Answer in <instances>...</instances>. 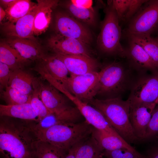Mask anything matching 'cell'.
Masks as SVG:
<instances>
[{
	"label": "cell",
	"mask_w": 158,
	"mask_h": 158,
	"mask_svg": "<svg viewBox=\"0 0 158 158\" xmlns=\"http://www.w3.org/2000/svg\"><path fill=\"white\" fill-rule=\"evenodd\" d=\"M27 120L0 118V158H37L38 140Z\"/></svg>",
	"instance_id": "cell-1"
},
{
	"label": "cell",
	"mask_w": 158,
	"mask_h": 158,
	"mask_svg": "<svg viewBox=\"0 0 158 158\" xmlns=\"http://www.w3.org/2000/svg\"><path fill=\"white\" fill-rule=\"evenodd\" d=\"M135 71L128 63L127 65L121 62L104 65L99 72L97 95L107 97V99L121 98L123 94L130 90L138 77L134 76Z\"/></svg>",
	"instance_id": "cell-2"
},
{
	"label": "cell",
	"mask_w": 158,
	"mask_h": 158,
	"mask_svg": "<svg viewBox=\"0 0 158 158\" xmlns=\"http://www.w3.org/2000/svg\"><path fill=\"white\" fill-rule=\"evenodd\" d=\"M104 115L118 134L129 144L139 140L129 119L130 104L121 98L93 99L89 103Z\"/></svg>",
	"instance_id": "cell-3"
},
{
	"label": "cell",
	"mask_w": 158,
	"mask_h": 158,
	"mask_svg": "<svg viewBox=\"0 0 158 158\" xmlns=\"http://www.w3.org/2000/svg\"><path fill=\"white\" fill-rule=\"evenodd\" d=\"M93 127L85 121L55 125L41 130H32L37 138L67 152L91 135Z\"/></svg>",
	"instance_id": "cell-4"
},
{
	"label": "cell",
	"mask_w": 158,
	"mask_h": 158,
	"mask_svg": "<svg viewBox=\"0 0 158 158\" xmlns=\"http://www.w3.org/2000/svg\"><path fill=\"white\" fill-rule=\"evenodd\" d=\"M104 11L105 16L101 22L100 31L97 40V46L104 54L116 55L121 58L126 57V50L120 42L121 29L112 0L108 1Z\"/></svg>",
	"instance_id": "cell-5"
},
{
	"label": "cell",
	"mask_w": 158,
	"mask_h": 158,
	"mask_svg": "<svg viewBox=\"0 0 158 158\" xmlns=\"http://www.w3.org/2000/svg\"><path fill=\"white\" fill-rule=\"evenodd\" d=\"M158 28V0H147L128 22L123 33L151 35Z\"/></svg>",
	"instance_id": "cell-6"
},
{
	"label": "cell",
	"mask_w": 158,
	"mask_h": 158,
	"mask_svg": "<svg viewBox=\"0 0 158 158\" xmlns=\"http://www.w3.org/2000/svg\"><path fill=\"white\" fill-rule=\"evenodd\" d=\"M99 72L68 77L64 88L82 102L88 104L97 94Z\"/></svg>",
	"instance_id": "cell-7"
},
{
	"label": "cell",
	"mask_w": 158,
	"mask_h": 158,
	"mask_svg": "<svg viewBox=\"0 0 158 158\" xmlns=\"http://www.w3.org/2000/svg\"><path fill=\"white\" fill-rule=\"evenodd\" d=\"M55 27L56 33L75 39L89 46L92 43L93 36L90 30L68 12L56 13Z\"/></svg>",
	"instance_id": "cell-8"
},
{
	"label": "cell",
	"mask_w": 158,
	"mask_h": 158,
	"mask_svg": "<svg viewBox=\"0 0 158 158\" xmlns=\"http://www.w3.org/2000/svg\"><path fill=\"white\" fill-rule=\"evenodd\" d=\"M130 90L127 99L130 106L144 103L156 104L158 98V73L150 75L140 74Z\"/></svg>",
	"instance_id": "cell-9"
},
{
	"label": "cell",
	"mask_w": 158,
	"mask_h": 158,
	"mask_svg": "<svg viewBox=\"0 0 158 158\" xmlns=\"http://www.w3.org/2000/svg\"><path fill=\"white\" fill-rule=\"evenodd\" d=\"M62 93L75 104L85 121L93 128L108 134L119 135L98 109L82 102L66 89L63 90Z\"/></svg>",
	"instance_id": "cell-10"
},
{
	"label": "cell",
	"mask_w": 158,
	"mask_h": 158,
	"mask_svg": "<svg viewBox=\"0 0 158 158\" xmlns=\"http://www.w3.org/2000/svg\"><path fill=\"white\" fill-rule=\"evenodd\" d=\"M47 45L54 54H82L92 56L93 53L90 46L83 42L56 33L48 38Z\"/></svg>",
	"instance_id": "cell-11"
},
{
	"label": "cell",
	"mask_w": 158,
	"mask_h": 158,
	"mask_svg": "<svg viewBox=\"0 0 158 158\" xmlns=\"http://www.w3.org/2000/svg\"><path fill=\"white\" fill-rule=\"evenodd\" d=\"M155 103L130 105L129 119L134 133L139 140H144Z\"/></svg>",
	"instance_id": "cell-12"
},
{
	"label": "cell",
	"mask_w": 158,
	"mask_h": 158,
	"mask_svg": "<svg viewBox=\"0 0 158 158\" xmlns=\"http://www.w3.org/2000/svg\"><path fill=\"white\" fill-rule=\"evenodd\" d=\"M53 54L63 62L70 76L97 71L100 67L97 60L92 56L82 54Z\"/></svg>",
	"instance_id": "cell-13"
},
{
	"label": "cell",
	"mask_w": 158,
	"mask_h": 158,
	"mask_svg": "<svg viewBox=\"0 0 158 158\" xmlns=\"http://www.w3.org/2000/svg\"><path fill=\"white\" fill-rule=\"evenodd\" d=\"M39 6L36 5L25 16L15 23L8 21L2 24V32L7 37L35 39L33 35V26L35 18Z\"/></svg>",
	"instance_id": "cell-14"
},
{
	"label": "cell",
	"mask_w": 158,
	"mask_h": 158,
	"mask_svg": "<svg viewBox=\"0 0 158 158\" xmlns=\"http://www.w3.org/2000/svg\"><path fill=\"white\" fill-rule=\"evenodd\" d=\"M127 40L126 58L130 66L140 74H144L147 71L153 73H158L157 68L144 49L133 41Z\"/></svg>",
	"instance_id": "cell-15"
},
{
	"label": "cell",
	"mask_w": 158,
	"mask_h": 158,
	"mask_svg": "<svg viewBox=\"0 0 158 158\" xmlns=\"http://www.w3.org/2000/svg\"><path fill=\"white\" fill-rule=\"evenodd\" d=\"M3 41L16 49L24 58L31 61H39L47 54L35 39L7 37Z\"/></svg>",
	"instance_id": "cell-16"
},
{
	"label": "cell",
	"mask_w": 158,
	"mask_h": 158,
	"mask_svg": "<svg viewBox=\"0 0 158 158\" xmlns=\"http://www.w3.org/2000/svg\"><path fill=\"white\" fill-rule=\"evenodd\" d=\"M40 95L47 109L51 113H60L73 107L69 104L70 100L65 95L51 84L40 81Z\"/></svg>",
	"instance_id": "cell-17"
},
{
	"label": "cell",
	"mask_w": 158,
	"mask_h": 158,
	"mask_svg": "<svg viewBox=\"0 0 158 158\" xmlns=\"http://www.w3.org/2000/svg\"><path fill=\"white\" fill-rule=\"evenodd\" d=\"M81 115L75 107L61 112L51 113L38 121H28V122L32 129L41 130L57 125L77 123Z\"/></svg>",
	"instance_id": "cell-18"
},
{
	"label": "cell",
	"mask_w": 158,
	"mask_h": 158,
	"mask_svg": "<svg viewBox=\"0 0 158 158\" xmlns=\"http://www.w3.org/2000/svg\"><path fill=\"white\" fill-rule=\"evenodd\" d=\"M37 64V65L39 68L64 87L69 72L62 61L53 54H47Z\"/></svg>",
	"instance_id": "cell-19"
},
{
	"label": "cell",
	"mask_w": 158,
	"mask_h": 158,
	"mask_svg": "<svg viewBox=\"0 0 158 158\" xmlns=\"http://www.w3.org/2000/svg\"><path fill=\"white\" fill-rule=\"evenodd\" d=\"M39 6L33 24V35L37 36L45 32L50 23L53 9L58 5L57 0H37Z\"/></svg>",
	"instance_id": "cell-20"
},
{
	"label": "cell",
	"mask_w": 158,
	"mask_h": 158,
	"mask_svg": "<svg viewBox=\"0 0 158 158\" xmlns=\"http://www.w3.org/2000/svg\"><path fill=\"white\" fill-rule=\"evenodd\" d=\"M91 135L103 151L126 149L138 152L119 135L108 134L93 127Z\"/></svg>",
	"instance_id": "cell-21"
},
{
	"label": "cell",
	"mask_w": 158,
	"mask_h": 158,
	"mask_svg": "<svg viewBox=\"0 0 158 158\" xmlns=\"http://www.w3.org/2000/svg\"><path fill=\"white\" fill-rule=\"evenodd\" d=\"M0 116L25 120L39 121L37 114L30 102L12 105L0 104Z\"/></svg>",
	"instance_id": "cell-22"
},
{
	"label": "cell",
	"mask_w": 158,
	"mask_h": 158,
	"mask_svg": "<svg viewBox=\"0 0 158 158\" xmlns=\"http://www.w3.org/2000/svg\"><path fill=\"white\" fill-rule=\"evenodd\" d=\"M32 61L23 57L15 49L4 41L0 44V62L7 65L11 70L23 69Z\"/></svg>",
	"instance_id": "cell-23"
},
{
	"label": "cell",
	"mask_w": 158,
	"mask_h": 158,
	"mask_svg": "<svg viewBox=\"0 0 158 158\" xmlns=\"http://www.w3.org/2000/svg\"><path fill=\"white\" fill-rule=\"evenodd\" d=\"M150 35L142 33H123V36L127 40L136 43L144 49L158 70V44Z\"/></svg>",
	"instance_id": "cell-24"
},
{
	"label": "cell",
	"mask_w": 158,
	"mask_h": 158,
	"mask_svg": "<svg viewBox=\"0 0 158 158\" xmlns=\"http://www.w3.org/2000/svg\"><path fill=\"white\" fill-rule=\"evenodd\" d=\"M34 78L32 75L23 69L11 70L8 86L30 95L33 91Z\"/></svg>",
	"instance_id": "cell-25"
},
{
	"label": "cell",
	"mask_w": 158,
	"mask_h": 158,
	"mask_svg": "<svg viewBox=\"0 0 158 158\" xmlns=\"http://www.w3.org/2000/svg\"><path fill=\"white\" fill-rule=\"evenodd\" d=\"M103 151L91 135L78 144L75 152V158H102Z\"/></svg>",
	"instance_id": "cell-26"
},
{
	"label": "cell",
	"mask_w": 158,
	"mask_h": 158,
	"mask_svg": "<svg viewBox=\"0 0 158 158\" xmlns=\"http://www.w3.org/2000/svg\"><path fill=\"white\" fill-rule=\"evenodd\" d=\"M37 4L29 0H16L5 9L8 21L15 23L26 15Z\"/></svg>",
	"instance_id": "cell-27"
},
{
	"label": "cell",
	"mask_w": 158,
	"mask_h": 158,
	"mask_svg": "<svg viewBox=\"0 0 158 158\" xmlns=\"http://www.w3.org/2000/svg\"><path fill=\"white\" fill-rule=\"evenodd\" d=\"M64 6L68 13L78 20L90 26L96 24V16L94 9L85 8L76 6L70 0L65 3Z\"/></svg>",
	"instance_id": "cell-28"
},
{
	"label": "cell",
	"mask_w": 158,
	"mask_h": 158,
	"mask_svg": "<svg viewBox=\"0 0 158 158\" xmlns=\"http://www.w3.org/2000/svg\"><path fill=\"white\" fill-rule=\"evenodd\" d=\"M35 146L37 158H65L68 152L38 139Z\"/></svg>",
	"instance_id": "cell-29"
},
{
	"label": "cell",
	"mask_w": 158,
	"mask_h": 158,
	"mask_svg": "<svg viewBox=\"0 0 158 158\" xmlns=\"http://www.w3.org/2000/svg\"><path fill=\"white\" fill-rule=\"evenodd\" d=\"M40 81L38 79L34 78L33 83V91L30 95V103L37 114L39 121L51 113L47 108L42 99Z\"/></svg>",
	"instance_id": "cell-30"
},
{
	"label": "cell",
	"mask_w": 158,
	"mask_h": 158,
	"mask_svg": "<svg viewBox=\"0 0 158 158\" xmlns=\"http://www.w3.org/2000/svg\"><path fill=\"white\" fill-rule=\"evenodd\" d=\"M2 98L7 105L20 104L30 102V95L24 94L8 86L1 91Z\"/></svg>",
	"instance_id": "cell-31"
},
{
	"label": "cell",
	"mask_w": 158,
	"mask_h": 158,
	"mask_svg": "<svg viewBox=\"0 0 158 158\" xmlns=\"http://www.w3.org/2000/svg\"><path fill=\"white\" fill-rule=\"evenodd\" d=\"M103 156L107 158H145L144 155L126 149L111 150H105Z\"/></svg>",
	"instance_id": "cell-32"
},
{
	"label": "cell",
	"mask_w": 158,
	"mask_h": 158,
	"mask_svg": "<svg viewBox=\"0 0 158 158\" xmlns=\"http://www.w3.org/2000/svg\"><path fill=\"white\" fill-rule=\"evenodd\" d=\"M158 135V105L153 110L152 117L148 124L145 140L154 139Z\"/></svg>",
	"instance_id": "cell-33"
},
{
	"label": "cell",
	"mask_w": 158,
	"mask_h": 158,
	"mask_svg": "<svg viewBox=\"0 0 158 158\" xmlns=\"http://www.w3.org/2000/svg\"><path fill=\"white\" fill-rule=\"evenodd\" d=\"M130 0H112L113 6L117 14L119 21H123L128 10Z\"/></svg>",
	"instance_id": "cell-34"
},
{
	"label": "cell",
	"mask_w": 158,
	"mask_h": 158,
	"mask_svg": "<svg viewBox=\"0 0 158 158\" xmlns=\"http://www.w3.org/2000/svg\"><path fill=\"white\" fill-rule=\"evenodd\" d=\"M148 0H130L128 10L123 21L127 22Z\"/></svg>",
	"instance_id": "cell-35"
},
{
	"label": "cell",
	"mask_w": 158,
	"mask_h": 158,
	"mask_svg": "<svg viewBox=\"0 0 158 158\" xmlns=\"http://www.w3.org/2000/svg\"><path fill=\"white\" fill-rule=\"evenodd\" d=\"M11 70L6 64L0 62V89L6 88L8 86Z\"/></svg>",
	"instance_id": "cell-36"
},
{
	"label": "cell",
	"mask_w": 158,
	"mask_h": 158,
	"mask_svg": "<svg viewBox=\"0 0 158 158\" xmlns=\"http://www.w3.org/2000/svg\"><path fill=\"white\" fill-rule=\"evenodd\" d=\"M71 3L79 7L88 9H93V1L91 0H72Z\"/></svg>",
	"instance_id": "cell-37"
},
{
	"label": "cell",
	"mask_w": 158,
	"mask_h": 158,
	"mask_svg": "<svg viewBox=\"0 0 158 158\" xmlns=\"http://www.w3.org/2000/svg\"><path fill=\"white\" fill-rule=\"evenodd\" d=\"M144 156L145 158H158V142L148 149Z\"/></svg>",
	"instance_id": "cell-38"
},
{
	"label": "cell",
	"mask_w": 158,
	"mask_h": 158,
	"mask_svg": "<svg viewBox=\"0 0 158 158\" xmlns=\"http://www.w3.org/2000/svg\"><path fill=\"white\" fill-rule=\"evenodd\" d=\"M80 142L75 145L69 150L65 158H75V150Z\"/></svg>",
	"instance_id": "cell-39"
},
{
	"label": "cell",
	"mask_w": 158,
	"mask_h": 158,
	"mask_svg": "<svg viewBox=\"0 0 158 158\" xmlns=\"http://www.w3.org/2000/svg\"><path fill=\"white\" fill-rule=\"evenodd\" d=\"M16 1V0H0V5L6 9L14 3Z\"/></svg>",
	"instance_id": "cell-40"
},
{
	"label": "cell",
	"mask_w": 158,
	"mask_h": 158,
	"mask_svg": "<svg viewBox=\"0 0 158 158\" xmlns=\"http://www.w3.org/2000/svg\"><path fill=\"white\" fill-rule=\"evenodd\" d=\"M6 14L5 10H4L2 7L0 6V22L1 23L3 19L6 17Z\"/></svg>",
	"instance_id": "cell-41"
},
{
	"label": "cell",
	"mask_w": 158,
	"mask_h": 158,
	"mask_svg": "<svg viewBox=\"0 0 158 158\" xmlns=\"http://www.w3.org/2000/svg\"><path fill=\"white\" fill-rule=\"evenodd\" d=\"M156 104L157 105H158V98L156 102Z\"/></svg>",
	"instance_id": "cell-42"
},
{
	"label": "cell",
	"mask_w": 158,
	"mask_h": 158,
	"mask_svg": "<svg viewBox=\"0 0 158 158\" xmlns=\"http://www.w3.org/2000/svg\"><path fill=\"white\" fill-rule=\"evenodd\" d=\"M154 39L156 41L158 42V36L156 38Z\"/></svg>",
	"instance_id": "cell-43"
},
{
	"label": "cell",
	"mask_w": 158,
	"mask_h": 158,
	"mask_svg": "<svg viewBox=\"0 0 158 158\" xmlns=\"http://www.w3.org/2000/svg\"><path fill=\"white\" fill-rule=\"evenodd\" d=\"M157 42L158 44V42L156 41Z\"/></svg>",
	"instance_id": "cell-44"
}]
</instances>
